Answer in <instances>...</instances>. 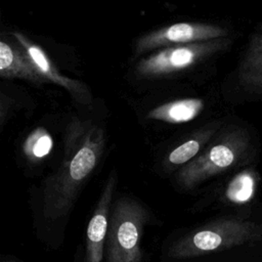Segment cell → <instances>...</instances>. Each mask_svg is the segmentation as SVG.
<instances>
[{
  "label": "cell",
  "mask_w": 262,
  "mask_h": 262,
  "mask_svg": "<svg viewBox=\"0 0 262 262\" xmlns=\"http://www.w3.org/2000/svg\"><path fill=\"white\" fill-rule=\"evenodd\" d=\"M104 144L100 127L78 120L71 123L61 165L45 184L43 216L46 219L57 220L71 211L83 183L97 166Z\"/></svg>",
  "instance_id": "cell-1"
},
{
  "label": "cell",
  "mask_w": 262,
  "mask_h": 262,
  "mask_svg": "<svg viewBox=\"0 0 262 262\" xmlns=\"http://www.w3.org/2000/svg\"><path fill=\"white\" fill-rule=\"evenodd\" d=\"M262 237V223L221 218L189 231L169 248L171 259H188L255 242Z\"/></svg>",
  "instance_id": "cell-2"
},
{
  "label": "cell",
  "mask_w": 262,
  "mask_h": 262,
  "mask_svg": "<svg viewBox=\"0 0 262 262\" xmlns=\"http://www.w3.org/2000/svg\"><path fill=\"white\" fill-rule=\"evenodd\" d=\"M251 149L249 133L241 127H229L214 138L194 160L179 170L177 181L187 189L193 188L201 182L242 164L250 156Z\"/></svg>",
  "instance_id": "cell-3"
},
{
  "label": "cell",
  "mask_w": 262,
  "mask_h": 262,
  "mask_svg": "<svg viewBox=\"0 0 262 262\" xmlns=\"http://www.w3.org/2000/svg\"><path fill=\"white\" fill-rule=\"evenodd\" d=\"M148 212L137 201L122 196L111 209L104 247L105 262H141L140 247Z\"/></svg>",
  "instance_id": "cell-4"
},
{
  "label": "cell",
  "mask_w": 262,
  "mask_h": 262,
  "mask_svg": "<svg viewBox=\"0 0 262 262\" xmlns=\"http://www.w3.org/2000/svg\"><path fill=\"white\" fill-rule=\"evenodd\" d=\"M230 43L227 37L162 48L142 58L136 64V74L143 78H155L182 71L226 49Z\"/></svg>",
  "instance_id": "cell-5"
},
{
  "label": "cell",
  "mask_w": 262,
  "mask_h": 262,
  "mask_svg": "<svg viewBox=\"0 0 262 262\" xmlns=\"http://www.w3.org/2000/svg\"><path fill=\"white\" fill-rule=\"evenodd\" d=\"M228 31L220 26L203 23H177L145 34L136 42V53L177 45L227 38Z\"/></svg>",
  "instance_id": "cell-6"
},
{
  "label": "cell",
  "mask_w": 262,
  "mask_h": 262,
  "mask_svg": "<svg viewBox=\"0 0 262 262\" xmlns=\"http://www.w3.org/2000/svg\"><path fill=\"white\" fill-rule=\"evenodd\" d=\"M116 183L117 174L116 172H112L104 184L98 203L88 222L83 262H101L103 259L112 209V199Z\"/></svg>",
  "instance_id": "cell-7"
},
{
  "label": "cell",
  "mask_w": 262,
  "mask_h": 262,
  "mask_svg": "<svg viewBox=\"0 0 262 262\" xmlns=\"http://www.w3.org/2000/svg\"><path fill=\"white\" fill-rule=\"evenodd\" d=\"M11 35L47 81L66 88L81 103H88L90 101V92L87 86L81 81L61 75L42 47L34 43L23 33L12 32Z\"/></svg>",
  "instance_id": "cell-8"
},
{
  "label": "cell",
  "mask_w": 262,
  "mask_h": 262,
  "mask_svg": "<svg viewBox=\"0 0 262 262\" xmlns=\"http://www.w3.org/2000/svg\"><path fill=\"white\" fill-rule=\"evenodd\" d=\"M242 90L256 98L262 97V21L253 30L236 69Z\"/></svg>",
  "instance_id": "cell-9"
},
{
  "label": "cell",
  "mask_w": 262,
  "mask_h": 262,
  "mask_svg": "<svg viewBox=\"0 0 262 262\" xmlns=\"http://www.w3.org/2000/svg\"><path fill=\"white\" fill-rule=\"evenodd\" d=\"M0 75L5 79L20 78L34 84L47 82L26 51L5 40L0 41Z\"/></svg>",
  "instance_id": "cell-10"
},
{
  "label": "cell",
  "mask_w": 262,
  "mask_h": 262,
  "mask_svg": "<svg viewBox=\"0 0 262 262\" xmlns=\"http://www.w3.org/2000/svg\"><path fill=\"white\" fill-rule=\"evenodd\" d=\"M204 110V101L196 97L183 98L156 106L146 117L169 124H182L196 118Z\"/></svg>",
  "instance_id": "cell-11"
},
{
  "label": "cell",
  "mask_w": 262,
  "mask_h": 262,
  "mask_svg": "<svg viewBox=\"0 0 262 262\" xmlns=\"http://www.w3.org/2000/svg\"><path fill=\"white\" fill-rule=\"evenodd\" d=\"M218 128L219 124L217 123L195 132L191 137L180 145L176 146L168 155V163L173 166H178L194 160L202 152L201 150L205 147V145L209 141L213 140L212 138L214 137Z\"/></svg>",
  "instance_id": "cell-12"
},
{
  "label": "cell",
  "mask_w": 262,
  "mask_h": 262,
  "mask_svg": "<svg viewBox=\"0 0 262 262\" xmlns=\"http://www.w3.org/2000/svg\"><path fill=\"white\" fill-rule=\"evenodd\" d=\"M258 186V174L254 170H245L236 175L227 184L224 198L234 205L248 204L255 196Z\"/></svg>",
  "instance_id": "cell-13"
},
{
  "label": "cell",
  "mask_w": 262,
  "mask_h": 262,
  "mask_svg": "<svg viewBox=\"0 0 262 262\" xmlns=\"http://www.w3.org/2000/svg\"><path fill=\"white\" fill-rule=\"evenodd\" d=\"M52 145L53 141L49 132L42 127H38L25 140L23 150L30 160H40L51 151Z\"/></svg>",
  "instance_id": "cell-14"
},
{
  "label": "cell",
  "mask_w": 262,
  "mask_h": 262,
  "mask_svg": "<svg viewBox=\"0 0 262 262\" xmlns=\"http://www.w3.org/2000/svg\"><path fill=\"white\" fill-rule=\"evenodd\" d=\"M2 262H15V261L12 259H4Z\"/></svg>",
  "instance_id": "cell-15"
}]
</instances>
